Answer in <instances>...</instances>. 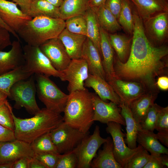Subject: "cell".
<instances>
[{"label": "cell", "mask_w": 168, "mask_h": 168, "mask_svg": "<svg viewBox=\"0 0 168 168\" xmlns=\"http://www.w3.org/2000/svg\"><path fill=\"white\" fill-rule=\"evenodd\" d=\"M134 27L129 56L125 63L114 56L115 76L123 80L140 83L147 91L159 93L156 78L168 72V47L152 43L145 34L143 21L133 10Z\"/></svg>", "instance_id": "obj_1"}, {"label": "cell", "mask_w": 168, "mask_h": 168, "mask_svg": "<svg viewBox=\"0 0 168 168\" xmlns=\"http://www.w3.org/2000/svg\"><path fill=\"white\" fill-rule=\"evenodd\" d=\"M12 115L16 139L30 143L39 137L50 132L63 122V117L60 114L46 108L40 109L33 117L29 118H18L13 113Z\"/></svg>", "instance_id": "obj_2"}, {"label": "cell", "mask_w": 168, "mask_h": 168, "mask_svg": "<svg viewBox=\"0 0 168 168\" xmlns=\"http://www.w3.org/2000/svg\"><path fill=\"white\" fill-rule=\"evenodd\" d=\"M63 112V122L84 133H89L94 122L91 93L86 88L69 93Z\"/></svg>", "instance_id": "obj_3"}, {"label": "cell", "mask_w": 168, "mask_h": 168, "mask_svg": "<svg viewBox=\"0 0 168 168\" xmlns=\"http://www.w3.org/2000/svg\"><path fill=\"white\" fill-rule=\"evenodd\" d=\"M65 28V20L41 16L26 22L17 33L26 44L39 47L49 40L58 38Z\"/></svg>", "instance_id": "obj_4"}, {"label": "cell", "mask_w": 168, "mask_h": 168, "mask_svg": "<svg viewBox=\"0 0 168 168\" xmlns=\"http://www.w3.org/2000/svg\"><path fill=\"white\" fill-rule=\"evenodd\" d=\"M34 74L39 99L49 110L58 114L63 112L68 95L63 92L49 77Z\"/></svg>", "instance_id": "obj_5"}, {"label": "cell", "mask_w": 168, "mask_h": 168, "mask_svg": "<svg viewBox=\"0 0 168 168\" xmlns=\"http://www.w3.org/2000/svg\"><path fill=\"white\" fill-rule=\"evenodd\" d=\"M35 82L34 74L26 79L17 82L12 86L8 97L15 101V109L24 107L28 113L34 115L40 110L35 99Z\"/></svg>", "instance_id": "obj_6"}, {"label": "cell", "mask_w": 168, "mask_h": 168, "mask_svg": "<svg viewBox=\"0 0 168 168\" xmlns=\"http://www.w3.org/2000/svg\"><path fill=\"white\" fill-rule=\"evenodd\" d=\"M25 63L23 67L27 72L60 79L62 72L55 69L39 47L26 44L23 47Z\"/></svg>", "instance_id": "obj_7"}, {"label": "cell", "mask_w": 168, "mask_h": 168, "mask_svg": "<svg viewBox=\"0 0 168 168\" xmlns=\"http://www.w3.org/2000/svg\"><path fill=\"white\" fill-rule=\"evenodd\" d=\"M50 134L58 152L63 154L75 149L89 133H84L63 122Z\"/></svg>", "instance_id": "obj_8"}, {"label": "cell", "mask_w": 168, "mask_h": 168, "mask_svg": "<svg viewBox=\"0 0 168 168\" xmlns=\"http://www.w3.org/2000/svg\"><path fill=\"white\" fill-rule=\"evenodd\" d=\"M107 138L100 135L99 127L96 125L93 134L87 135L74 149L78 159L77 168H89L96 152Z\"/></svg>", "instance_id": "obj_9"}, {"label": "cell", "mask_w": 168, "mask_h": 168, "mask_svg": "<svg viewBox=\"0 0 168 168\" xmlns=\"http://www.w3.org/2000/svg\"><path fill=\"white\" fill-rule=\"evenodd\" d=\"M106 124V131L112 138L114 158L122 168H124L128 160L143 147L139 144L135 148H130L125 143L124 138L126 134L122 131L121 125L113 122Z\"/></svg>", "instance_id": "obj_10"}, {"label": "cell", "mask_w": 168, "mask_h": 168, "mask_svg": "<svg viewBox=\"0 0 168 168\" xmlns=\"http://www.w3.org/2000/svg\"><path fill=\"white\" fill-rule=\"evenodd\" d=\"M62 72L60 78L62 81H67V90L69 93L86 89L84 82L89 72L87 63L82 58L72 59L67 67Z\"/></svg>", "instance_id": "obj_11"}, {"label": "cell", "mask_w": 168, "mask_h": 168, "mask_svg": "<svg viewBox=\"0 0 168 168\" xmlns=\"http://www.w3.org/2000/svg\"><path fill=\"white\" fill-rule=\"evenodd\" d=\"M94 109L93 120L107 124L113 122L125 126L122 116L120 108L115 103L103 101L96 93H91Z\"/></svg>", "instance_id": "obj_12"}, {"label": "cell", "mask_w": 168, "mask_h": 168, "mask_svg": "<svg viewBox=\"0 0 168 168\" xmlns=\"http://www.w3.org/2000/svg\"><path fill=\"white\" fill-rule=\"evenodd\" d=\"M145 34L154 44L160 46L166 39L168 34V12L158 13L143 21Z\"/></svg>", "instance_id": "obj_13"}, {"label": "cell", "mask_w": 168, "mask_h": 168, "mask_svg": "<svg viewBox=\"0 0 168 168\" xmlns=\"http://www.w3.org/2000/svg\"><path fill=\"white\" fill-rule=\"evenodd\" d=\"M39 47L58 71H63L70 64L72 59L58 38L49 40Z\"/></svg>", "instance_id": "obj_14"}, {"label": "cell", "mask_w": 168, "mask_h": 168, "mask_svg": "<svg viewBox=\"0 0 168 168\" xmlns=\"http://www.w3.org/2000/svg\"><path fill=\"white\" fill-rule=\"evenodd\" d=\"M35 153L30 144L15 139L0 142V164L12 163L23 157L32 158Z\"/></svg>", "instance_id": "obj_15"}, {"label": "cell", "mask_w": 168, "mask_h": 168, "mask_svg": "<svg viewBox=\"0 0 168 168\" xmlns=\"http://www.w3.org/2000/svg\"><path fill=\"white\" fill-rule=\"evenodd\" d=\"M107 82L121 101L128 105L133 100L147 92L140 83L123 80L116 76Z\"/></svg>", "instance_id": "obj_16"}, {"label": "cell", "mask_w": 168, "mask_h": 168, "mask_svg": "<svg viewBox=\"0 0 168 168\" xmlns=\"http://www.w3.org/2000/svg\"><path fill=\"white\" fill-rule=\"evenodd\" d=\"M0 17L16 33L26 22L32 18L19 9L15 3L7 0H0Z\"/></svg>", "instance_id": "obj_17"}, {"label": "cell", "mask_w": 168, "mask_h": 168, "mask_svg": "<svg viewBox=\"0 0 168 168\" xmlns=\"http://www.w3.org/2000/svg\"><path fill=\"white\" fill-rule=\"evenodd\" d=\"M11 46L8 51H0V75L24 65L23 47L20 40H17L13 41Z\"/></svg>", "instance_id": "obj_18"}, {"label": "cell", "mask_w": 168, "mask_h": 168, "mask_svg": "<svg viewBox=\"0 0 168 168\" xmlns=\"http://www.w3.org/2000/svg\"><path fill=\"white\" fill-rule=\"evenodd\" d=\"M81 58L86 62L89 74L106 81L101 56L94 43L87 37L83 46Z\"/></svg>", "instance_id": "obj_19"}, {"label": "cell", "mask_w": 168, "mask_h": 168, "mask_svg": "<svg viewBox=\"0 0 168 168\" xmlns=\"http://www.w3.org/2000/svg\"><path fill=\"white\" fill-rule=\"evenodd\" d=\"M84 86L92 88L96 94L104 101L107 102L109 100L118 105L121 102L112 86L106 80L98 77L89 73L85 81Z\"/></svg>", "instance_id": "obj_20"}, {"label": "cell", "mask_w": 168, "mask_h": 168, "mask_svg": "<svg viewBox=\"0 0 168 168\" xmlns=\"http://www.w3.org/2000/svg\"><path fill=\"white\" fill-rule=\"evenodd\" d=\"M100 41L102 63L107 82L115 76L114 70V50L111 44L109 34L100 26Z\"/></svg>", "instance_id": "obj_21"}, {"label": "cell", "mask_w": 168, "mask_h": 168, "mask_svg": "<svg viewBox=\"0 0 168 168\" xmlns=\"http://www.w3.org/2000/svg\"><path fill=\"white\" fill-rule=\"evenodd\" d=\"M143 21L160 12H168L167 0H129Z\"/></svg>", "instance_id": "obj_22"}, {"label": "cell", "mask_w": 168, "mask_h": 168, "mask_svg": "<svg viewBox=\"0 0 168 168\" xmlns=\"http://www.w3.org/2000/svg\"><path fill=\"white\" fill-rule=\"evenodd\" d=\"M87 37L85 35L71 33L65 28L58 37L72 59L81 58L82 48Z\"/></svg>", "instance_id": "obj_23"}, {"label": "cell", "mask_w": 168, "mask_h": 168, "mask_svg": "<svg viewBox=\"0 0 168 168\" xmlns=\"http://www.w3.org/2000/svg\"><path fill=\"white\" fill-rule=\"evenodd\" d=\"M103 144L102 149L99 150L97 155L92 161V168H122L115 160L113 153L112 139L108 137Z\"/></svg>", "instance_id": "obj_24"}, {"label": "cell", "mask_w": 168, "mask_h": 168, "mask_svg": "<svg viewBox=\"0 0 168 168\" xmlns=\"http://www.w3.org/2000/svg\"><path fill=\"white\" fill-rule=\"evenodd\" d=\"M158 93L147 91L129 105L133 116L138 125L144 118L148 110L154 103Z\"/></svg>", "instance_id": "obj_25"}, {"label": "cell", "mask_w": 168, "mask_h": 168, "mask_svg": "<svg viewBox=\"0 0 168 168\" xmlns=\"http://www.w3.org/2000/svg\"><path fill=\"white\" fill-rule=\"evenodd\" d=\"M120 113L124 119L126 126L125 142L128 147L134 149L137 147L136 139L138 131V124L133 118L128 105L121 101L119 105Z\"/></svg>", "instance_id": "obj_26"}, {"label": "cell", "mask_w": 168, "mask_h": 168, "mask_svg": "<svg viewBox=\"0 0 168 168\" xmlns=\"http://www.w3.org/2000/svg\"><path fill=\"white\" fill-rule=\"evenodd\" d=\"M136 141L151 154H168V149L160 143L156 134L153 132L142 130H138Z\"/></svg>", "instance_id": "obj_27"}, {"label": "cell", "mask_w": 168, "mask_h": 168, "mask_svg": "<svg viewBox=\"0 0 168 168\" xmlns=\"http://www.w3.org/2000/svg\"><path fill=\"white\" fill-rule=\"evenodd\" d=\"M111 44L117 57L122 63H125L129 56L132 38L124 35L109 34Z\"/></svg>", "instance_id": "obj_28"}, {"label": "cell", "mask_w": 168, "mask_h": 168, "mask_svg": "<svg viewBox=\"0 0 168 168\" xmlns=\"http://www.w3.org/2000/svg\"><path fill=\"white\" fill-rule=\"evenodd\" d=\"M93 9L95 11L100 26L107 32L113 33L121 29L117 19L105 4Z\"/></svg>", "instance_id": "obj_29"}, {"label": "cell", "mask_w": 168, "mask_h": 168, "mask_svg": "<svg viewBox=\"0 0 168 168\" xmlns=\"http://www.w3.org/2000/svg\"><path fill=\"white\" fill-rule=\"evenodd\" d=\"M89 0H63L59 7L61 18L65 20L77 15H84L89 7Z\"/></svg>", "instance_id": "obj_30"}, {"label": "cell", "mask_w": 168, "mask_h": 168, "mask_svg": "<svg viewBox=\"0 0 168 168\" xmlns=\"http://www.w3.org/2000/svg\"><path fill=\"white\" fill-rule=\"evenodd\" d=\"M28 15L32 18L44 16L61 18L59 7L54 6L45 0L32 1Z\"/></svg>", "instance_id": "obj_31"}, {"label": "cell", "mask_w": 168, "mask_h": 168, "mask_svg": "<svg viewBox=\"0 0 168 168\" xmlns=\"http://www.w3.org/2000/svg\"><path fill=\"white\" fill-rule=\"evenodd\" d=\"M87 22V37L94 43L101 56L100 26L95 10L89 7L84 14Z\"/></svg>", "instance_id": "obj_32"}, {"label": "cell", "mask_w": 168, "mask_h": 168, "mask_svg": "<svg viewBox=\"0 0 168 168\" xmlns=\"http://www.w3.org/2000/svg\"><path fill=\"white\" fill-rule=\"evenodd\" d=\"M32 74L25 71L23 65L0 75V90L9 95L10 90L17 82L26 79Z\"/></svg>", "instance_id": "obj_33"}, {"label": "cell", "mask_w": 168, "mask_h": 168, "mask_svg": "<svg viewBox=\"0 0 168 168\" xmlns=\"http://www.w3.org/2000/svg\"><path fill=\"white\" fill-rule=\"evenodd\" d=\"M117 20L126 33L133 34L134 27L133 5L129 0H121V9Z\"/></svg>", "instance_id": "obj_34"}, {"label": "cell", "mask_w": 168, "mask_h": 168, "mask_svg": "<svg viewBox=\"0 0 168 168\" xmlns=\"http://www.w3.org/2000/svg\"><path fill=\"white\" fill-rule=\"evenodd\" d=\"M30 144L35 154L52 153L60 154L51 139L50 132L36 138Z\"/></svg>", "instance_id": "obj_35"}, {"label": "cell", "mask_w": 168, "mask_h": 168, "mask_svg": "<svg viewBox=\"0 0 168 168\" xmlns=\"http://www.w3.org/2000/svg\"><path fill=\"white\" fill-rule=\"evenodd\" d=\"M65 28L76 34L87 35V22L84 15L70 17L65 20Z\"/></svg>", "instance_id": "obj_36"}, {"label": "cell", "mask_w": 168, "mask_h": 168, "mask_svg": "<svg viewBox=\"0 0 168 168\" xmlns=\"http://www.w3.org/2000/svg\"><path fill=\"white\" fill-rule=\"evenodd\" d=\"M161 107L155 103L151 106L144 119L138 125V131L142 130L154 131L158 113Z\"/></svg>", "instance_id": "obj_37"}, {"label": "cell", "mask_w": 168, "mask_h": 168, "mask_svg": "<svg viewBox=\"0 0 168 168\" xmlns=\"http://www.w3.org/2000/svg\"><path fill=\"white\" fill-rule=\"evenodd\" d=\"M13 113L12 107L7 100L0 106V124L14 132Z\"/></svg>", "instance_id": "obj_38"}, {"label": "cell", "mask_w": 168, "mask_h": 168, "mask_svg": "<svg viewBox=\"0 0 168 168\" xmlns=\"http://www.w3.org/2000/svg\"><path fill=\"white\" fill-rule=\"evenodd\" d=\"M150 157L148 152L142 148L128 160L124 168H143Z\"/></svg>", "instance_id": "obj_39"}, {"label": "cell", "mask_w": 168, "mask_h": 168, "mask_svg": "<svg viewBox=\"0 0 168 168\" xmlns=\"http://www.w3.org/2000/svg\"><path fill=\"white\" fill-rule=\"evenodd\" d=\"M78 159L74 149L61 154L55 168H77Z\"/></svg>", "instance_id": "obj_40"}, {"label": "cell", "mask_w": 168, "mask_h": 168, "mask_svg": "<svg viewBox=\"0 0 168 168\" xmlns=\"http://www.w3.org/2000/svg\"><path fill=\"white\" fill-rule=\"evenodd\" d=\"M168 167V154H152L143 168H163Z\"/></svg>", "instance_id": "obj_41"}, {"label": "cell", "mask_w": 168, "mask_h": 168, "mask_svg": "<svg viewBox=\"0 0 168 168\" xmlns=\"http://www.w3.org/2000/svg\"><path fill=\"white\" fill-rule=\"evenodd\" d=\"M61 155L52 153L35 154L34 157L41 162L47 168H55Z\"/></svg>", "instance_id": "obj_42"}, {"label": "cell", "mask_w": 168, "mask_h": 168, "mask_svg": "<svg viewBox=\"0 0 168 168\" xmlns=\"http://www.w3.org/2000/svg\"><path fill=\"white\" fill-rule=\"evenodd\" d=\"M155 130L158 132L168 131V107H161L158 113Z\"/></svg>", "instance_id": "obj_43"}, {"label": "cell", "mask_w": 168, "mask_h": 168, "mask_svg": "<svg viewBox=\"0 0 168 168\" xmlns=\"http://www.w3.org/2000/svg\"><path fill=\"white\" fill-rule=\"evenodd\" d=\"M10 32L0 25V51L11 45Z\"/></svg>", "instance_id": "obj_44"}, {"label": "cell", "mask_w": 168, "mask_h": 168, "mask_svg": "<svg viewBox=\"0 0 168 168\" xmlns=\"http://www.w3.org/2000/svg\"><path fill=\"white\" fill-rule=\"evenodd\" d=\"M105 4L118 19L121 7V0H106Z\"/></svg>", "instance_id": "obj_45"}, {"label": "cell", "mask_w": 168, "mask_h": 168, "mask_svg": "<svg viewBox=\"0 0 168 168\" xmlns=\"http://www.w3.org/2000/svg\"><path fill=\"white\" fill-rule=\"evenodd\" d=\"M15 139L14 131L0 124V142Z\"/></svg>", "instance_id": "obj_46"}, {"label": "cell", "mask_w": 168, "mask_h": 168, "mask_svg": "<svg viewBox=\"0 0 168 168\" xmlns=\"http://www.w3.org/2000/svg\"><path fill=\"white\" fill-rule=\"evenodd\" d=\"M12 0L20 7V9L24 13L28 15L31 2V0Z\"/></svg>", "instance_id": "obj_47"}, {"label": "cell", "mask_w": 168, "mask_h": 168, "mask_svg": "<svg viewBox=\"0 0 168 168\" xmlns=\"http://www.w3.org/2000/svg\"><path fill=\"white\" fill-rule=\"evenodd\" d=\"M31 158L23 157L17 160L14 162L12 168H29Z\"/></svg>", "instance_id": "obj_48"}, {"label": "cell", "mask_w": 168, "mask_h": 168, "mask_svg": "<svg viewBox=\"0 0 168 168\" xmlns=\"http://www.w3.org/2000/svg\"><path fill=\"white\" fill-rule=\"evenodd\" d=\"M156 84L158 88L163 91L168 89V77L166 75L158 77L156 81Z\"/></svg>", "instance_id": "obj_49"}, {"label": "cell", "mask_w": 168, "mask_h": 168, "mask_svg": "<svg viewBox=\"0 0 168 168\" xmlns=\"http://www.w3.org/2000/svg\"><path fill=\"white\" fill-rule=\"evenodd\" d=\"M156 135L159 142L168 147V131L158 132Z\"/></svg>", "instance_id": "obj_50"}, {"label": "cell", "mask_w": 168, "mask_h": 168, "mask_svg": "<svg viewBox=\"0 0 168 168\" xmlns=\"http://www.w3.org/2000/svg\"><path fill=\"white\" fill-rule=\"evenodd\" d=\"M29 168H47L41 162L34 157L30 160Z\"/></svg>", "instance_id": "obj_51"}, {"label": "cell", "mask_w": 168, "mask_h": 168, "mask_svg": "<svg viewBox=\"0 0 168 168\" xmlns=\"http://www.w3.org/2000/svg\"><path fill=\"white\" fill-rule=\"evenodd\" d=\"M106 1V0H89V6L93 8H97L104 4Z\"/></svg>", "instance_id": "obj_52"}, {"label": "cell", "mask_w": 168, "mask_h": 168, "mask_svg": "<svg viewBox=\"0 0 168 168\" xmlns=\"http://www.w3.org/2000/svg\"><path fill=\"white\" fill-rule=\"evenodd\" d=\"M0 25L4 27L8 30L10 33H11L17 39V40H20V37L17 34L15 31L12 30L7 25H6L0 17Z\"/></svg>", "instance_id": "obj_53"}, {"label": "cell", "mask_w": 168, "mask_h": 168, "mask_svg": "<svg viewBox=\"0 0 168 168\" xmlns=\"http://www.w3.org/2000/svg\"><path fill=\"white\" fill-rule=\"evenodd\" d=\"M8 95L5 93L0 90V106L7 100Z\"/></svg>", "instance_id": "obj_54"}, {"label": "cell", "mask_w": 168, "mask_h": 168, "mask_svg": "<svg viewBox=\"0 0 168 168\" xmlns=\"http://www.w3.org/2000/svg\"><path fill=\"white\" fill-rule=\"evenodd\" d=\"M54 6L59 7L61 5L63 0H45Z\"/></svg>", "instance_id": "obj_55"}, {"label": "cell", "mask_w": 168, "mask_h": 168, "mask_svg": "<svg viewBox=\"0 0 168 168\" xmlns=\"http://www.w3.org/2000/svg\"><path fill=\"white\" fill-rule=\"evenodd\" d=\"M13 163H5L0 164V168H12Z\"/></svg>", "instance_id": "obj_56"}, {"label": "cell", "mask_w": 168, "mask_h": 168, "mask_svg": "<svg viewBox=\"0 0 168 168\" xmlns=\"http://www.w3.org/2000/svg\"><path fill=\"white\" fill-rule=\"evenodd\" d=\"M31 0V1H32L33 0Z\"/></svg>", "instance_id": "obj_57"}]
</instances>
